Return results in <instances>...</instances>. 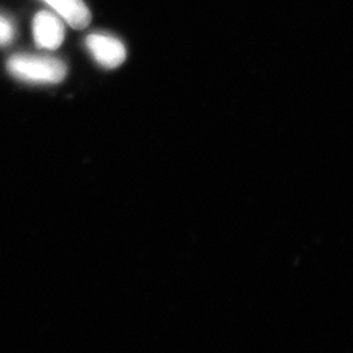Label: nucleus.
<instances>
[{"instance_id": "nucleus-1", "label": "nucleus", "mask_w": 353, "mask_h": 353, "mask_svg": "<svg viewBox=\"0 0 353 353\" xmlns=\"http://www.w3.org/2000/svg\"><path fill=\"white\" fill-rule=\"evenodd\" d=\"M7 69L19 81L34 84L60 83L67 74V68L61 60L46 55H13L7 61Z\"/></svg>"}, {"instance_id": "nucleus-2", "label": "nucleus", "mask_w": 353, "mask_h": 353, "mask_svg": "<svg viewBox=\"0 0 353 353\" xmlns=\"http://www.w3.org/2000/svg\"><path fill=\"white\" fill-rule=\"evenodd\" d=\"M85 44L95 61L105 68H116L125 60L126 51L122 41L109 34H88Z\"/></svg>"}, {"instance_id": "nucleus-3", "label": "nucleus", "mask_w": 353, "mask_h": 353, "mask_svg": "<svg viewBox=\"0 0 353 353\" xmlns=\"http://www.w3.org/2000/svg\"><path fill=\"white\" fill-rule=\"evenodd\" d=\"M32 31L36 44L45 50H55L65 41V26L61 17L51 12H39L32 22Z\"/></svg>"}, {"instance_id": "nucleus-4", "label": "nucleus", "mask_w": 353, "mask_h": 353, "mask_svg": "<svg viewBox=\"0 0 353 353\" xmlns=\"http://www.w3.org/2000/svg\"><path fill=\"white\" fill-rule=\"evenodd\" d=\"M62 20L75 29H84L91 21V13L83 0H44Z\"/></svg>"}, {"instance_id": "nucleus-5", "label": "nucleus", "mask_w": 353, "mask_h": 353, "mask_svg": "<svg viewBox=\"0 0 353 353\" xmlns=\"http://www.w3.org/2000/svg\"><path fill=\"white\" fill-rule=\"evenodd\" d=\"M15 29L10 19L0 14V46H6L13 41Z\"/></svg>"}]
</instances>
